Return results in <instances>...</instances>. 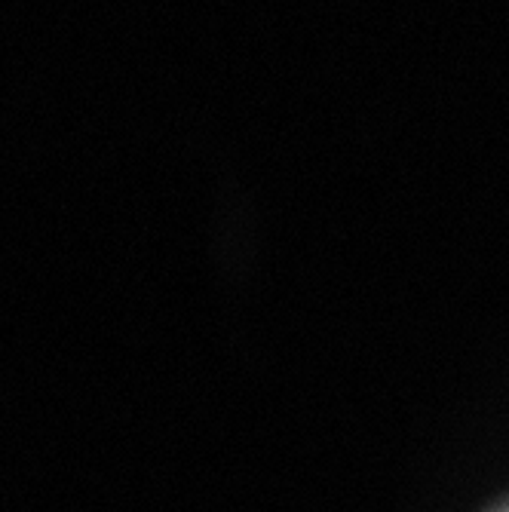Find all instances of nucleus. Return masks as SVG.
<instances>
[{
	"mask_svg": "<svg viewBox=\"0 0 509 512\" xmlns=\"http://www.w3.org/2000/svg\"><path fill=\"white\" fill-rule=\"evenodd\" d=\"M503 512H509V509H503Z\"/></svg>",
	"mask_w": 509,
	"mask_h": 512,
	"instance_id": "f257e3e1",
	"label": "nucleus"
}]
</instances>
